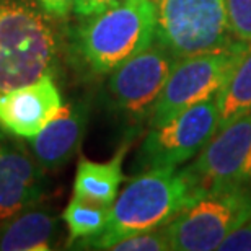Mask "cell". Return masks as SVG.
<instances>
[{
    "label": "cell",
    "mask_w": 251,
    "mask_h": 251,
    "mask_svg": "<svg viewBox=\"0 0 251 251\" xmlns=\"http://www.w3.org/2000/svg\"><path fill=\"white\" fill-rule=\"evenodd\" d=\"M207 189L188 168L165 167L137 173L109 207L106 227L97 237L75 242V250H111L129 235L168 225Z\"/></svg>",
    "instance_id": "6da1fadb"
},
{
    "label": "cell",
    "mask_w": 251,
    "mask_h": 251,
    "mask_svg": "<svg viewBox=\"0 0 251 251\" xmlns=\"http://www.w3.org/2000/svg\"><path fill=\"white\" fill-rule=\"evenodd\" d=\"M155 0H124L116 7L80 18L69 31L70 61L83 75L101 77L155 41Z\"/></svg>",
    "instance_id": "7a4b0ae2"
},
{
    "label": "cell",
    "mask_w": 251,
    "mask_h": 251,
    "mask_svg": "<svg viewBox=\"0 0 251 251\" xmlns=\"http://www.w3.org/2000/svg\"><path fill=\"white\" fill-rule=\"evenodd\" d=\"M57 31L33 0H0V95L54 75Z\"/></svg>",
    "instance_id": "3957f363"
},
{
    "label": "cell",
    "mask_w": 251,
    "mask_h": 251,
    "mask_svg": "<svg viewBox=\"0 0 251 251\" xmlns=\"http://www.w3.org/2000/svg\"><path fill=\"white\" fill-rule=\"evenodd\" d=\"M251 219V186L207 188L168 225L175 251H210Z\"/></svg>",
    "instance_id": "277c9868"
},
{
    "label": "cell",
    "mask_w": 251,
    "mask_h": 251,
    "mask_svg": "<svg viewBox=\"0 0 251 251\" xmlns=\"http://www.w3.org/2000/svg\"><path fill=\"white\" fill-rule=\"evenodd\" d=\"M155 41L176 59L242 44L230 29L225 0H155Z\"/></svg>",
    "instance_id": "5b68a950"
},
{
    "label": "cell",
    "mask_w": 251,
    "mask_h": 251,
    "mask_svg": "<svg viewBox=\"0 0 251 251\" xmlns=\"http://www.w3.org/2000/svg\"><path fill=\"white\" fill-rule=\"evenodd\" d=\"M176 61L167 48L153 41L109 74L104 85L108 108L130 126L149 123Z\"/></svg>",
    "instance_id": "8992f818"
},
{
    "label": "cell",
    "mask_w": 251,
    "mask_h": 251,
    "mask_svg": "<svg viewBox=\"0 0 251 251\" xmlns=\"http://www.w3.org/2000/svg\"><path fill=\"white\" fill-rule=\"evenodd\" d=\"M251 48L242 43L232 49L178 59L155 103L149 126L167 123L184 109L215 98L240 59Z\"/></svg>",
    "instance_id": "52a82bcc"
},
{
    "label": "cell",
    "mask_w": 251,
    "mask_h": 251,
    "mask_svg": "<svg viewBox=\"0 0 251 251\" xmlns=\"http://www.w3.org/2000/svg\"><path fill=\"white\" fill-rule=\"evenodd\" d=\"M217 101L210 98L150 127L135 155V173L179 167L196 158L217 134Z\"/></svg>",
    "instance_id": "ba28073f"
},
{
    "label": "cell",
    "mask_w": 251,
    "mask_h": 251,
    "mask_svg": "<svg viewBox=\"0 0 251 251\" xmlns=\"http://www.w3.org/2000/svg\"><path fill=\"white\" fill-rule=\"evenodd\" d=\"M189 168L205 188L251 186V113L217 130Z\"/></svg>",
    "instance_id": "9c48e42d"
},
{
    "label": "cell",
    "mask_w": 251,
    "mask_h": 251,
    "mask_svg": "<svg viewBox=\"0 0 251 251\" xmlns=\"http://www.w3.org/2000/svg\"><path fill=\"white\" fill-rule=\"evenodd\" d=\"M15 139L0 134V220L41 202L48 188L46 170Z\"/></svg>",
    "instance_id": "30bf717a"
},
{
    "label": "cell",
    "mask_w": 251,
    "mask_h": 251,
    "mask_svg": "<svg viewBox=\"0 0 251 251\" xmlns=\"http://www.w3.org/2000/svg\"><path fill=\"white\" fill-rule=\"evenodd\" d=\"M64 106L54 75L0 95V130L17 139L34 137Z\"/></svg>",
    "instance_id": "8fae6325"
},
{
    "label": "cell",
    "mask_w": 251,
    "mask_h": 251,
    "mask_svg": "<svg viewBox=\"0 0 251 251\" xmlns=\"http://www.w3.org/2000/svg\"><path fill=\"white\" fill-rule=\"evenodd\" d=\"M92 101L77 98L64 104L34 137L28 139L29 152L46 172H56L65 167L82 147L87 134Z\"/></svg>",
    "instance_id": "7c38bea8"
},
{
    "label": "cell",
    "mask_w": 251,
    "mask_h": 251,
    "mask_svg": "<svg viewBox=\"0 0 251 251\" xmlns=\"http://www.w3.org/2000/svg\"><path fill=\"white\" fill-rule=\"evenodd\" d=\"M57 233V215L51 207L36 202L0 220V251L52 250Z\"/></svg>",
    "instance_id": "4fadbf2b"
},
{
    "label": "cell",
    "mask_w": 251,
    "mask_h": 251,
    "mask_svg": "<svg viewBox=\"0 0 251 251\" xmlns=\"http://www.w3.org/2000/svg\"><path fill=\"white\" fill-rule=\"evenodd\" d=\"M129 150V140L116 150L108 162H93L80 157L74 179V196L93 204L111 207L124 181L123 163Z\"/></svg>",
    "instance_id": "5bb4252c"
},
{
    "label": "cell",
    "mask_w": 251,
    "mask_h": 251,
    "mask_svg": "<svg viewBox=\"0 0 251 251\" xmlns=\"http://www.w3.org/2000/svg\"><path fill=\"white\" fill-rule=\"evenodd\" d=\"M215 101L219 111L217 130L243 114L251 113V48L228 75Z\"/></svg>",
    "instance_id": "9a60e30c"
},
{
    "label": "cell",
    "mask_w": 251,
    "mask_h": 251,
    "mask_svg": "<svg viewBox=\"0 0 251 251\" xmlns=\"http://www.w3.org/2000/svg\"><path fill=\"white\" fill-rule=\"evenodd\" d=\"M109 207L106 205L93 204L90 201L80 199L77 196H72L67 207L62 212V220L67 225L69 230V248L75 242L97 237L101 233L108 224Z\"/></svg>",
    "instance_id": "2e32d148"
},
{
    "label": "cell",
    "mask_w": 251,
    "mask_h": 251,
    "mask_svg": "<svg viewBox=\"0 0 251 251\" xmlns=\"http://www.w3.org/2000/svg\"><path fill=\"white\" fill-rule=\"evenodd\" d=\"M111 250L114 251H168L172 250L167 228L160 227L147 232L129 235L118 243H114Z\"/></svg>",
    "instance_id": "e0dca14e"
},
{
    "label": "cell",
    "mask_w": 251,
    "mask_h": 251,
    "mask_svg": "<svg viewBox=\"0 0 251 251\" xmlns=\"http://www.w3.org/2000/svg\"><path fill=\"white\" fill-rule=\"evenodd\" d=\"M225 8L232 34L251 44V0H225Z\"/></svg>",
    "instance_id": "ac0fdd59"
},
{
    "label": "cell",
    "mask_w": 251,
    "mask_h": 251,
    "mask_svg": "<svg viewBox=\"0 0 251 251\" xmlns=\"http://www.w3.org/2000/svg\"><path fill=\"white\" fill-rule=\"evenodd\" d=\"M121 2H124V0H75L72 13L77 15L78 18H88L93 17V15L106 12V10L116 7Z\"/></svg>",
    "instance_id": "d6986e66"
},
{
    "label": "cell",
    "mask_w": 251,
    "mask_h": 251,
    "mask_svg": "<svg viewBox=\"0 0 251 251\" xmlns=\"http://www.w3.org/2000/svg\"><path fill=\"white\" fill-rule=\"evenodd\" d=\"M220 251H251V219L219 247Z\"/></svg>",
    "instance_id": "ffe728a7"
},
{
    "label": "cell",
    "mask_w": 251,
    "mask_h": 251,
    "mask_svg": "<svg viewBox=\"0 0 251 251\" xmlns=\"http://www.w3.org/2000/svg\"><path fill=\"white\" fill-rule=\"evenodd\" d=\"M48 17L52 20L67 18L74 12L75 0H33Z\"/></svg>",
    "instance_id": "44dd1931"
}]
</instances>
